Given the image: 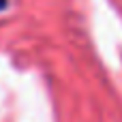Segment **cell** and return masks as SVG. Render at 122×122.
Here are the masks:
<instances>
[{
  "mask_svg": "<svg viewBox=\"0 0 122 122\" xmlns=\"http://www.w3.org/2000/svg\"><path fill=\"white\" fill-rule=\"evenodd\" d=\"M6 2H9V0H0V11H2V9H6Z\"/></svg>",
  "mask_w": 122,
  "mask_h": 122,
  "instance_id": "obj_1",
  "label": "cell"
}]
</instances>
